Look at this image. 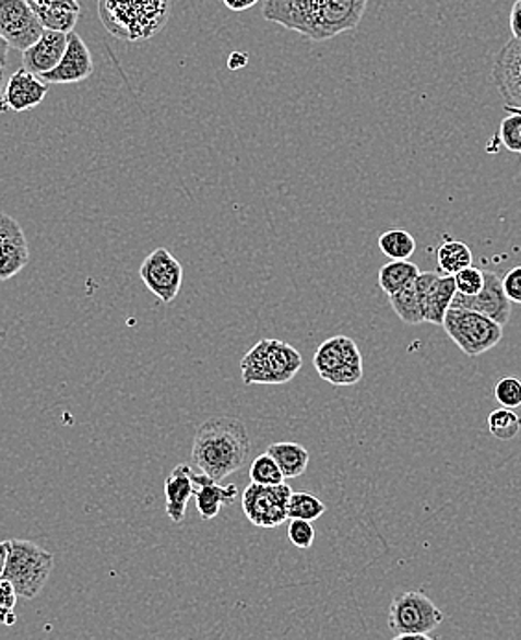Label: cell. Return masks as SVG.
Returning <instances> with one entry per match:
<instances>
[{"mask_svg": "<svg viewBox=\"0 0 521 640\" xmlns=\"http://www.w3.org/2000/svg\"><path fill=\"white\" fill-rule=\"evenodd\" d=\"M250 447L245 423L235 417H215L197 428L192 463L213 481L222 482L242 469Z\"/></svg>", "mask_w": 521, "mask_h": 640, "instance_id": "1", "label": "cell"}, {"mask_svg": "<svg viewBox=\"0 0 521 640\" xmlns=\"http://www.w3.org/2000/svg\"><path fill=\"white\" fill-rule=\"evenodd\" d=\"M170 0H100L104 26L125 42L151 39L162 31L170 13Z\"/></svg>", "mask_w": 521, "mask_h": 640, "instance_id": "2", "label": "cell"}, {"mask_svg": "<svg viewBox=\"0 0 521 640\" xmlns=\"http://www.w3.org/2000/svg\"><path fill=\"white\" fill-rule=\"evenodd\" d=\"M301 366L300 351L282 340H261L240 360L245 384H287Z\"/></svg>", "mask_w": 521, "mask_h": 640, "instance_id": "3", "label": "cell"}, {"mask_svg": "<svg viewBox=\"0 0 521 640\" xmlns=\"http://www.w3.org/2000/svg\"><path fill=\"white\" fill-rule=\"evenodd\" d=\"M55 569V556L32 541H10L4 578L12 581L21 598H36L42 593L48 576Z\"/></svg>", "mask_w": 521, "mask_h": 640, "instance_id": "4", "label": "cell"}, {"mask_svg": "<svg viewBox=\"0 0 521 640\" xmlns=\"http://www.w3.org/2000/svg\"><path fill=\"white\" fill-rule=\"evenodd\" d=\"M442 623V611L419 591L398 594L390 604L389 628L398 640H429L433 631Z\"/></svg>", "mask_w": 521, "mask_h": 640, "instance_id": "5", "label": "cell"}, {"mask_svg": "<svg viewBox=\"0 0 521 640\" xmlns=\"http://www.w3.org/2000/svg\"><path fill=\"white\" fill-rule=\"evenodd\" d=\"M442 327L453 344L470 358L494 349L504 339L505 327L475 310L451 307Z\"/></svg>", "mask_w": 521, "mask_h": 640, "instance_id": "6", "label": "cell"}, {"mask_svg": "<svg viewBox=\"0 0 521 640\" xmlns=\"http://www.w3.org/2000/svg\"><path fill=\"white\" fill-rule=\"evenodd\" d=\"M312 364L318 375L333 386L357 384L365 375L359 347L347 336L325 340L315 353Z\"/></svg>", "mask_w": 521, "mask_h": 640, "instance_id": "7", "label": "cell"}, {"mask_svg": "<svg viewBox=\"0 0 521 640\" xmlns=\"http://www.w3.org/2000/svg\"><path fill=\"white\" fill-rule=\"evenodd\" d=\"M293 489L283 482L277 486L250 484L242 493V511L253 526L277 528L288 521V498Z\"/></svg>", "mask_w": 521, "mask_h": 640, "instance_id": "8", "label": "cell"}, {"mask_svg": "<svg viewBox=\"0 0 521 640\" xmlns=\"http://www.w3.org/2000/svg\"><path fill=\"white\" fill-rule=\"evenodd\" d=\"M366 4L368 0H320L306 37L312 42H325L354 31L365 15Z\"/></svg>", "mask_w": 521, "mask_h": 640, "instance_id": "9", "label": "cell"}, {"mask_svg": "<svg viewBox=\"0 0 521 640\" xmlns=\"http://www.w3.org/2000/svg\"><path fill=\"white\" fill-rule=\"evenodd\" d=\"M139 277L159 301L170 305L183 285V266L168 249L157 248L144 259Z\"/></svg>", "mask_w": 521, "mask_h": 640, "instance_id": "10", "label": "cell"}, {"mask_svg": "<svg viewBox=\"0 0 521 640\" xmlns=\"http://www.w3.org/2000/svg\"><path fill=\"white\" fill-rule=\"evenodd\" d=\"M45 26L26 0H0V36L24 52L43 36Z\"/></svg>", "mask_w": 521, "mask_h": 640, "instance_id": "11", "label": "cell"}, {"mask_svg": "<svg viewBox=\"0 0 521 640\" xmlns=\"http://www.w3.org/2000/svg\"><path fill=\"white\" fill-rule=\"evenodd\" d=\"M414 286L424 312V321L431 325H442L457 294L455 277L443 273L419 272Z\"/></svg>", "mask_w": 521, "mask_h": 640, "instance_id": "12", "label": "cell"}, {"mask_svg": "<svg viewBox=\"0 0 521 640\" xmlns=\"http://www.w3.org/2000/svg\"><path fill=\"white\" fill-rule=\"evenodd\" d=\"M451 307L475 310V312L490 318L501 327L509 323L510 315H512V303L505 294L501 277H498L494 272H485V286H483V291L479 294L464 296V294L457 292L453 301H451Z\"/></svg>", "mask_w": 521, "mask_h": 640, "instance_id": "13", "label": "cell"}, {"mask_svg": "<svg viewBox=\"0 0 521 640\" xmlns=\"http://www.w3.org/2000/svg\"><path fill=\"white\" fill-rule=\"evenodd\" d=\"M93 71L95 63L90 47L76 32L72 31L67 34V48L60 63L39 78L47 83H79L87 80Z\"/></svg>", "mask_w": 521, "mask_h": 640, "instance_id": "14", "label": "cell"}, {"mask_svg": "<svg viewBox=\"0 0 521 640\" xmlns=\"http://www.w3.org/2000/svg\"><path fill=\"white\" fill-rule=\"evenodd\" d=\"M31 261V251L17 220L0 213V281L12 280Z\"/></svg>", "mask_w": 521, "mask_h": 640, "instance_id": "15", "label": "cell"}, {"mask_svg": "<svg viewBox=\"0 0 521 640\" xmlns=\"http://www.w3.org/2000/svg\"><path fill=\"white\" fill-rule=\"evenodd\" d=\"M47 95L48 83L23 67L8 78L2 91V102L8 111L24 114L39 106Z\"/></svg>", "mask_w": 521, "mask_h": 640, "instance_id": "16", "label": "cell"}, {"mask_svg": "<svg viewBox=\"0 0 521 640\" xmlns=\"http://www.w3.org/2000/svg\"><path fill=\"white\" fill-rule=\"evenodd\" d=\"M492 78L510 106H521V39L512 37L496 56Z\"/></svg>", "mask_w": 521, "mask_h": 640, "instance_id": "17", "label": "cell"}, {"mask_svg": "<svg viewBox=\"0 0 521 640\" xmlns=\"http://www.w3.org/2000/svg\"><path fill=\"white\" fill-rule=\"evenodd\" d=\"M318 2L320 0H267L263 15L270 23L280 24L287 31L307 36Z\"/></svg>", "mask_w": 521, "mask_h": 640, "instance_id": "18", "label": "cell"}, {"mask_svg": "<svg viewBox=\"0 0 521 640\" xmlns=\"http://www.w3.org/2000/svg\"><path fill=\"white\" fill-rule=\"evenodd\" d=\"M66 48V32L45 31L32 47L24 50L23 67L37 74V76H42L45 72L52 71L60 63Z\"/></svg>", "mask_w": 521, "mask_h": 640, "instance_id": "19", "label": "cell"}, {"mask_svg": "<svg viewBox=\"0 0 521 640\" xmlns=\"http://www.w3.org/2000/svg\"><path fill=\"white\" fill-rule=\"evenodd\" d=\"M192 482H194V500H197V510L204 521H211L221 513L224 505H232L237 497V486H221V482H215L210 476L200 471V475L192 471Z\"/></svg>", "mask_w": 521, "mask_h": 640, "instance_id": "20", "label": "cell"}, {"mask_svg": "<svg viewBox=\"0 0 521 640\" xmlns=\"http://www.w3.org/2000/svg\"><path fill=\"white\" fill-rule=\"evenodd\" d=\"M194 482L192 469L187 463L174 467L173 473L165 481V500H167V515L173 522L183 521L187 502L194 497Z\"/></svg>", "mask_w": 521, "mask_h": 640, "instance_id": "21", "label": "cell"}, {"mask_svg": "<svg viewBox=\"0 0 521 640\" xmlns=\"http://www.w3.org/2000/svg\"><path fill=\"white\" fill-rule=\"evenodd\" d=\"M267 452L276 460L277 467L282 469L285 478H300L301 475H306L309 467V451L304 445L280 441L269 445Z\"/></svg>", "mask_w": 521, "mask_h": 640, "instance_id": "22", "label": "cell"}, {"mask_svg": "<svg viewBox=\"0 0 521 640\" xmlns=\"http://www.w3.org/2000/svg\"><path fill=\"white\" fill-rule=\"evenodd\" d=\"M419 275V268L411 261H390L379 270V286L387 296L413 285Z\"/></svg>", "mask_w": 521, "mask_h": 640, "instance_id": "23", "label": "cell"}, {"mask_svg": "<svg viewBox=\"0 0 521 640\" xmlns=\"http://www.w3.org/2000/svg\"><path fill=\"white\" fill-rule=\"evenodd\" d=\"M438 270L443 275H455L464 268L472 266L474 253L467 248L466 242L461 240H446L437 251Z\"/></svg>", "mask_w": 521, "mask_h": 640, "instance_id": "24", "label": "cell"}, {"mask_svg": "<svg viewBox=\"0 0 521 640\" xmlns=\"http://www.w3.org/2000/svg\"><path fill=\"white\" fill-rule=\"evenodd\" d=\"M390 307L394 309L398 318L407 323V325H419L426 323L424 321V312H422V305H419L418 294H416V286L408 285L400 292H395L389 296Z\"/></svg>", "mask_w": 521, "mask_h": 640, "instance_id": "25", "label": "cell"}, {"mask_svg": "<svg viewBox=\"0 0 521 640\" xmlns=\"http://www.w3.org/2000/svg\"><path fill=\"white\" fill-rule=\"evenodd\" d=\"M379 249L390 261H408L416 251V240L408 232L390 229L379 237Z\"/></svg>", "mask_w": 521, "mask_h": 640, "instance_id": "26", "label": "cell"}, {"mask_svg": "<svg viewBox=\"0 0 521 640\" xmlns=\"http://www.w3.org/2000/svg\"><path fill=\"white\" fill-rule=\"evenodd\" d=\"M488 430H490L494 438L499 441H510V439L518 438V434L521 432V417L516 414V410L501 408L494 410L488 415Z\"/></svg>", "mask_w": 521, "mask_h": 640, "instance_id": "27", "label": "cell"}, {"mask_svg": "<svg viewBox=\"0 0 521 640\" xmlns=\"http://www.w3.org/2000/svg\"><path fill=\"white\" fill-rule=\"evenodd\" d=\"M288 519H304V521H317L325 513V505L311 493H294L288 498Z\"/></svg>", "mask_w": 521, "mask_h": 640, "instance_id": "28", "label": "cell"}, {"mask_svg": "<svg viewBox=\"0 0 521 640\" xmlns=\"http://www.w3.org/2000/svg\"><path fill=\"white\" fill-rule=\"evenodd\" d=\"M250 478L253 484H261V486H277V484L285 482L282 469L277 467L276 460L270 457L269 452H264L253 460L252 467H250Z\"/></svg>", "mask_w": 521, "mask_h": 640, "instance_id": "29", "label": "cell"}, {"mask_svg": "<svg viewBox=\"0 0 521 640\" xmlns=\"http://www.w3.org/2000/svg\"><path fill=\"white\" fill-rule=\"evenodd\" d=\"M453 277H455L457 292L464 294V296H475L485 286V272L475 268L474 264L457 272Z\"/></svg>", "mask_w": 521, "mask_h": 640, "instance_id": "30", "label": "cell"}, {"mask_svg": "<svg viewBox=\"0 0 521 640\" xmlns=\"http://www.w3.org/2000/svg\"><path fill=\"white\" fill-rule=\"evenodd\" d=\"M496 401L504 408L518 410L521 406V380L516 377H504L494 390Z\"/></svg>", "mask_w": 521, "mask_h": 640, "instance_id": "31", "label": "cell"}, {"mask_svg": "<svg viewBox=\"0 0 521 640\" xmlns=\"http://www.w3.org/2000/svg\"><path fill=\"white\" fill-rule=\"evenodd\" d=\"M288 521H291L288 522V541L300 550H309L317 540V532L311 521H304V519H288Z\"/></svg>", "mask_w": 521, "mask_h": 640, "instance_id": "32", "label": "cell"}, {"mask_svg": "<svg viewBox=\"0 0 521 640\" xmlns=\"http://www.w3.org/2000/svg\"><path fill=\"white\" fill-rule=\"evenodd\" d=\"M499 137L505 149L514 154H521V115H507L499 126Z\"/></svg>", "mask_w": 521, "mask_h": 640, "instance_id": "33", "label": "cell"}, {"mask_svg": "<svg viewBox=\"0 0 521 640\" xmlns=\"http://www.w3.org/2000/svg\"><path fill=\"white\" fill-rule=\"evenodd\" d=\"M19 594L13 589L12 581L7 580L4 576L0 578V623L4 626H12L17 617H15V604H17Z\"/></svg>", "mask_w": 521, "mask_h": 640, "instance_id": "34", "label": "cell"}, {"mask_svg": "<svg viewBox=\"0 0 521 640\" xmlns=\"http://www.w3.org/2000/svg\"><path fill=\"white\" fill-rule=\"evenodd\" d=\"M501 285L510 303L521 305V266L510 268L509 272L505 273Z\"/></svg>", "mask_w": 521, "mask_h": 640, "instance_id": "35", "label": "cell"}, {"mask_svg": "<svg viewBox=\"0 0 521 640\" xmlns=\"http://www.w3.org/2000/svg\"><path fill=\"white\" fill-rule=\"evenodd\" d=\"M32 10L39 8H67V10H76L80 12L79 0H26Z\"/></svg>", "mask_w": 521, "mask_h": 640, "instance_id": "36", "label": "cell"}, {"mask_svg": "<svg viewBox=\"0 0 521 640\" xmlns=\"http://www.w3.org/2000/svg\"><path fill=\"white\" fill-rule=\"evenodd\" d=\"M509 23L512 37L521 39V0H516L514 4H512Z\"/></svg>", "mask_w": 521, "mask_h": 640, "instance_id": "37", "label": "cell"}, {"mask_svg": "<svg viewBox=\"0 0 521 640\" xmlns=\"http://www.w3.org/2000/svg\"><path fill=\"white\" fill-rule=\"evenodd\" d=\"M226 8H229L232 12H246V10H250V8L256 7L259 0H222Z\"/></svg>", "mask_w": 521, "mask_h": 640, "instance_id": "38", "label": "cell"}, {"mask_svg": "<svg viewBox=\"0 0 521 640\" xmlns=\"http://www.w3.org/2000/svg\"><path fill=\"white\" fill-rule=\"evenodd\" d=\"M246 63H248V56H246V54L234 52L229 56L228 67L232 71H239V69H242Z\"/></svg>", "mask_w": 521, "mask_h": 640, "instance_id": "39", "label": "cell"}, {"mask_svg": "<svg viewBox=\"0 0 521 640\" xmlns=\"http://www.w3.org/2000/svg\"><path fill=\"white\" fill-rule=\"evenodd\" d=\"M8 554H10V541H0V578L7 569Z\"/></svg>", "mask_w": 521, "mask_h": 640, "instance_id": "40", "label": "cell"}, {"mask_svg": "<svg viewBox=\"0 0 521 640\" xmlns=\"http://www.w3.org/2000/svg\"><path fill=\"white\" fill-rule=\"evenodd\" d=\"M10 45H8L7 39H4V37L0 36V63H2V66H7L8 63V54H10Z\"/></svg>", "mask_w": 521, "mask_h": 640, "instance_id": "41", "label": "cell"}, {"mask_svg": "<svg viewBox=\"0 0 521 640\" xmlns=\"http://www.w3.org/2000/svg\"><path fill=\"white\" fill-rule=\"evenodd\" d=\"M7 66H2V63H0V100H2V91H4V85H7Z\"/></svg>", "mask_w": 521, "mask_h": 640, "instance_id": "42", "label": "cell"}, {"mask_svg": "<svg viewBox=\"0 0 521 640\" xmlns=\"http://www.w3.org/2000/svg\"><path fill=\"white\" fill-rule=\"evenodd\" d=\"M505 109H507V114L521 115V106H510V104H507V106H505Z\"/></svg>", "mask_w": 521, "mask_h": 640, "instance_id": "43", "label": "cell"}, {"mask_svg": "<svg viewBox=\"0 0 521 640\" xmlns=\"http://www.w3.org/2000/svg\"><path fill=\"white\" fill-rule=\"evenodd\" d=\"M4 111H8L7 106H4V102L0 100V115L4 114Z\"/></svg>", "mask_w": 521, "mask_h": 640, "instance_id": "44", "label": "cell"}]
</instances>
